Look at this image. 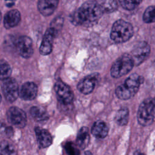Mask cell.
Instances as JSON below:
<instances>
[{"label":"cell","mask_w":155,"mask_h":155,"mask_svg":"<svg viewBox=\"0 0 155 155\" xmlns=\"http://www.w3.org/2000/svg\"><path fill=\"white\" fill-rule=\"evenodd\" d=\"M12 73V68L7 62L0 60V80H5L8 78Z\"/></svg>","instance_id":"23"},{"label":"cell","mask_w":155,"mask_h":155,"mask_svg":"<svg viewBox=\"0 0 155 155\" xmlns=\"http://www.w3.org/2000/svg\"><path fill=\"white\" fill-rule=\"evenodd\" d=\"M64 148L68 155H80L79 150L71 142H68L64 145Z\"/></svg>","instance_id":"25"},{"label":"cell","mask_w":155,"mask_h":155,"mask_svg":"<svg viewBox=\"0 0 155 155\" xmlns=\"http://www.w3.org/2000/svg\"><path fill=\"white\" fill-rule=\"evenodd\" d=\"M133 31V27L130 22L119 19L112 26L110 38L116 43H123L131 38Z\"/></svg>","instance_id":"3"},{"label":"cell","mask_w":155,"mask_h":155,"mask_svg":"<svg viewBox=\"0 0 155 155\" xmlns=\"http://www.w3.org/2000/svg\"><path fill=\"white\" fill-rule=\"evenodd\" d=\"M62 22H63V18L61 17H57L51 22L50 27L53 28L57 32H58V30L60 29L62 25Z\"/></svg>","instance_id":"27"},{"label":"cell","mask_w":155,"mask_h":155,"mask_svg":"<svg viewBox=\"0 0 155 155\" xmlns=\"http://www.w3.org/2000/svg\"><path fill=\"white\" fill-rule=\"evenodd\" d=\"M58 3L57 0H40L38 2V8L42 15L50 16L54 12Z\"/></svg>","instance_id":"14"},{"label":"cell","mask_w":155,"mask_h":155,"mask_svg":"<svg viewBox=\"0 0 155 155\" xmlns=\"http://www.w3.org/2000/svg\"><path fill=\"white\" fill-rule=\"evenodd\" d=\"M1 19H2V16H1V12H0V23H1Z\"/></svg>","instance_id":"31"},{"label":"cell","mask_w":155,"mask_h":155,"mask_svg":"<svg viewBox=\"0 0 155 155\" xmlns=\"http://www.w3.org/2000/svg\"><path fill=\"white\" fill-rule=\"evenodd\" d=\"M90 134L88 128L86 127H82L78 131L76 137V144L80 148L84 149L89 144L90 142Z\"/></svg>","instance_id":"18"},{"label":"cell","mask_w":155,"mask_h":155,"mask_svg":"<svg viewBox=\"0 0 155 155\" xmlns=\"http://www.w3.org/2000/svg\"><path fill=\"white\" fill-rule=\"evenodd\" d=\"M97 2L103 13L113 12L118 7V4L116 1H102Z\"/></svg>","instance_id":"22"},{"label":"cell","mask_w":155,"mask_h":155,"mask_svg":"<svg viewBox=\"0 0 155 155\" xmlns=\"http://www.w3.org/2000/svg\"><path fill=\"white\" fill-rule=\"evenodd\" d=\"M30 113L33 119L37 121H43L47 120L48 115L43 109L38 107H33L30 108Z\"/></svg>","instance_id":"21"},{"label":"cell","mask_w":155,"mask_h":155,"mask_svg":"<svg viewBox=\"0 0 155 155\" xmlns=\"http://www.w3.org/2000/svg\"><path fill=\"white\" fill-rule=\"evenodd\" d=\"M54 91L58 98L62 104L68 105L73 100L74 95L70 87L61 80H58L54 84Z\"/></svg>","instance_id":"7"},{"label":"cell","mask_w":155,"mask_h":155,"mask_svg":"<svg viewBox=\"0 0 155 155\" xmlns=\"http://www.w3.org/2000/svg\"><path fill=\"white\" fill-rule=\"evenodd\" d=\"M137 121L142 126L151 125L154 119V101L153 98L144 100L140 105L137 111Z\"/></svg>","instance_id":"4"},{"label":"cell","mask_w":155,"mask_h":155,"mask_svg":"<svg viewBox=\"0 0 155 155\" xmlns=\"http://www.w3.org/2000/svg\"><path fill=\"white\" fill-rule=\"evenodd\" d=\"M21 21V14L18 10L13 9L8 11L4 16V25L7 29L16 26Z\"/></svg>","instance_id":"16"},{"label":"cell","mask_w":155,"mask_h":155,"mask_svg":"<svg viewBox=\"0 0 155 155\" xmlns=\"http://www.w3.org/2000/svg\"><path fill=\"white\" fill-rule=\"evenodd\" d=\"M1 87L3 94L7 101L13 102L19 96V86L15 79L8 78L4 80Z\"/></svg>","instance_id":"6"},{"label":"cell","mask_w":155,"mask_h":155,"mask_svg":"<svg viewBox=\"0 0 155 155\" xmlns=\"http://www.w3.org/2000/svg\"><path fill=\"white\" fill-rule=\"evenodd\" d=\"M129 118V110L126 107L120 108L116 114L114 119L116 122L120 126L127 124Z\"/></svg>","instance_id":"20"},{"label":"cell","mask_w":155,"mask_h":155,"mask_svg":"<svg viewBox=\"0 0 155 155\" xmlns=\"http://www.w3.org/2000/svg\"><path fill=\"white\" fill-rule=\"evenodd\" d=\"M85 155H93V154L90 151H85Z\"/></svg>","instance_id":"30"},{"label":"cell","mask_w":155,"mask_h":155,"mask_svg":"<svg viewBox=\"0 0 155 155\" xmlns=\"http://www.w3.org/2000/svg\"><path fill=\"white\" fill-rule=\"evenodd\" d=\"M35 133L38 144L41 148H47L52 143V137L50 133L45 129L36 127Z\"/></svg>","instance_id":"15"},{"label":"cell","mask_w":155,"mask_h":155,"mask_svg":"<svg viewBox=\"0 0 155 155\" xmlns=\"http://www.w3.org/2000/svg\"><path fill=\"white\" fill-rule=\"evenodd\" d=\"M16 47L19 54L24 58L31 57L33 53L32 41L28 36L19 37L17 41Z\"/></svg>","instance_id":"10"},{"label":"cell","mask_w":155,"mask_h":155,"mask_svg":"<svg viewBox=\"0 0 155 155\" xmlns=\"http://www.w3.org/2000/svg\"><path fill=\"white\" fill-rule=\"evenodd\" d=\"M133 61L128 54H124L113 63L110 73L112 77L117 78L123 76L131 71L134 66Z\"/></svg>","instance_id":"5"},{"label":"cell","mask_w":155,"mask_h":155,"mask_svg":"<svg viewBox=\"0 0 155 155\" xmlns=\"http://www.w3.org/2000/svg\"><path fill=\"white\" fill-rule=\"evenodd\" d=\"M7 117L9 122L16 127L23 128L26 125V114L18 107H12L10 108L7 112Z\"/></svg>","instance_id":"9"},{"label":"cell","mask_w":155,"mask_h":155,"mask_svg":"<svg viewBox=\"0 0 155 155\" xmlns=\"http://www.w3.org/2000/svg\"><path fill=\"white\" fill-rule=\"evenodd\" d=\"M58 32L51 27L48 28L46 30L39 48L41 54L47 55L51 52L53 48V42Z\"/></svg>","instance_id":"11"},{"label":"cell","mask_w":155,"mask_h":155,"mask_svg":"<svg viewBox=\"0 0 155 155\" xmlns=\"http://www.w3.org/2000/svg\"><path fill=\"white\" fill-rule=\"evenodd\" d=\"M119 2L124 8L128 10L134 9L140 3V1H119Z\"/></svg>","instance_id":"26"},{"label":"cell","mask_w":155,"mask_h":155,"mask_svg":"<svg viewBox=\"0 0 155 155\" xmlns=\"http://www.w3.org/2000/svg\"><path fill=\"white\" fill-rule=\"evenodd\" d=\"M0 155H17L16 148L12 142L4 140L0 142Z\"/></svg>","instance_id":"19"},{"label":"cell","mask_w":155,"mask_h":155,"mask_svg":"<svg viewBox=\"0 0 155 155\" xmlns=\"http://www.w3.org/2000/svg\"><path fill=\"white\" fill-rule=\"evenodd\" d=\"M38 93V87L31 82H27L24 84L19 91V96L24 100L31 101L34 99Z\"/></svg>","instance_id":"13"},{"label":"cell","mask_w":155,"mask_h":155,"mask_svg":"<svg viewBox=\"0 0 155 155\" xmlns=\"http://www.w3.org/2000/svg\"><path fill=\"white\" fill-rule=\"evenodd\" d=\"M150 53V45L144 41H141L137 43L133 48L131 54L130 55L134 65H138L143 62L148 56Z\"/></svg>","instance_id":"8"},{"label":"cell","mask_w":155,"mask_h":155,"mask_svg":"<svg viewBox=\"0 0 155 155\" xmlns=\"http://www.w3.org/2000/svg\"><path fill=\"white\" fill-rule=\"evenodd\" d=\"M134 155H145V154L140 151H136L134 153Z\"/></svg>","instance_id":"29"},{"label":"cell","mask_w":155,"mask_h":155,"mask_svg":"<svg viewBox=\"0 0 155 155\" xmlns=\"http://www.w3.org/2000/svg\"><path fill=\"white\" fill-rule=\"evenodd\" d=\"M97 78V74H91L81 80L77 85L78 90L85 94L91 93L96 85Z\"/></svg>","instance_id":"12"},{"label":"cell","mask_w":155,"mask_h":155,"mask_svg":"<svg viewBox=\"0 0 155 155\" xmlns=\"http://www.w3.org/2000/svg\"><path fill=\"white\" fill-rule=\"evenodd\" d=\"M0 132L3 134H5L6 136L8 137H10L13 135V128L10 127H7L4 124H2L0 126Z\"/></svg>","instance_id":"28"},{"label":"cell","mask_w":155,"mask_h":155,"mask_svg":"<svg viewBox=\"0 0 155 155\" xmlns=\"http://www.w3.org/2000/svg\"><path fill=\"white\" fill-rule=\"evenodd\" d=\"M155 19V8L154 6H149L145 10L143 15V21L146 23H152Z\"/></svg>","instance_id":"24"},{"label":"cell","mask_w":155,"mask_h":155,"mask_svg":"<svg viewBox=\"0 0 155 155\" xmlns=\"http://www.w3.org/2000/svg\"><path fill=\"white\" fill-rule=\"evenodd\" d=\"M1 96L0 94V102H1Z\"/></svg>","instance_id":"32"},{"label":"cell","mask_w":155,"mask_h":155,"mask_svg":"<svg viewBox=\"0 0 155 155\" xmlns=\"http://www.w3.org/2000/svg\"><path fill=\"white\" fill-rule=\"evenodd\" d=\"M108 133V127L104 121H96L91 127V133L95 137L103 139L107 136Z\"/></svg>","instance_id":"17"},{"label":"cell","mask_w":155,"mask_h":155,"mask_svg":"<svg viewBox=\"0 0 155 155\" xmlns=\"http://www.w3.org/2000/svg\"><path fill=\"white\" fill-rule=\"evenodd\" d=\"M143 78L136 73L131 74L124 82L116 89L117 97L122 100H127L137 92L140 84L143 82Z\"/></svg>","instance_id":"2"},{"label":"cell","mask_w":155,"mask_h":155,"mask_svg":"<svg viewBox=\"0 0 155 155\" xmlns=\"http://www.w3.org/2000/svg\"><path fill=\"white\" fill-rule=\"evenodd\" d=\"M102 14L97 1H88L71 15L70 21L74 25L91 27L97 22Z\"/></svg>","instance_id":"1"}]
</instances>
